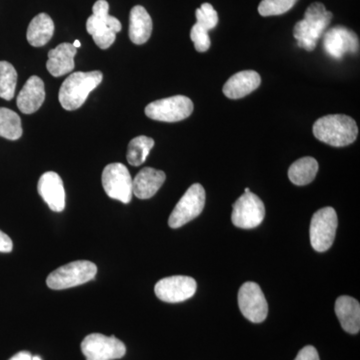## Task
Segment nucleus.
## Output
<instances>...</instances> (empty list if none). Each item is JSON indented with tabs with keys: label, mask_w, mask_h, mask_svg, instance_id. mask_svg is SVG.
Listing matches in <instances>:
<instances>
[{
	"label": "nucleus",
	"mask_w": 360,
	"mask_h": 360,
	"mask_svg": "<svg viewBox=\"0 0 360 360\" xmlns=\"http://www.w3.org/2000/svg\"><path fill=\"white\" fill-rule=\"evenodd\" d=\"M333 18V13L326 11L321 2L310 4L305 11L304 18L298 21L293 30V37L298 46L307 51H314L317 41L323 37Z\"/></svg>",
	"instance_id": "1"
},
{
	"label": "nucleus",
	"mask_w": 360,
	"mask_h": 360,
	"mask_svg": "<svg viewBox=\"0 0 360 360\" xmlns=\"http://www.w3.org/2000/svg\"><path fill=\"white\" fill-rule=\"evenodd\" d=\"M315 139L328 146L343 148L356 141L359 127L354 118L343 115L323 116L314 125Z\"/></svg>",
	"instance_id": "2"
},
{
	"label": "nucleus",
	"mask_w": 360,
	"mask_h": 360,
	"mask_svg": "<svg viewBox=\"0 0 360 360\" xmlns=\"http://www.w3.org/2000/svg\"><path fill=\"white\" fill-rule=\"evenodd\" d=\"M103 79V75L98 70L72 73L59 89V103L66 110H78L84 105L90 92L96 89Z\"/></svg>",
	"instance_id": "3"
},
{
	"label": "nucleus",
	"mask_w": 360,
	"mask_h": 360,
	"mask_svg": "<svg viewBox=\"0 0 360 360\" xmlns=\"http://www.w3.org/2000/svg\"><path fill=\"white\" fill-rule=\"evenodd\" d=\"M110 4L106 0H98L92 8V15L86 21L87 32L94 37L99 49H108L115 44L116 33L122 30V23L108 13Z\"/></svg>",
	"instance_id": "4"
},
{
	"label": "nucleus",
	"mask_w": 360,
	"mask_h": 360,
	"mask_svg": "<svg viewBox=\"0 0 360 360\" xmlns=\"http://www.w3.org/2000/svg\"><path fill=\"white\" fill-rule=\"evenodd\" d=\"M97 274L94 262L78 260L63 265L52 271L46 279V284L53 290H68L92 281Z\"/></svg>",
	"instance_id": "5"
},
{
	"label": "nucleus",
	"mask_w": 360,
	"mask_h": 360,
	"mask_svg": "<svg viewBox=\"0 0 360 360\" xmlns=\"http://www.w3.org/2000/svg\"><path fill=\"white\" fill-rule=\"evenodd\" d=\"M338 219L335 208L323 207L317 210L310 222V243L315 251L328 250L335 241Z\"/></svg>",
	"instance_id": "6"
},
{
	"label": "nucleus",
	"mask_w": 360,
	"mask_h": 360,
	"mask_svg": "<svg viewBox=\"0 0 360 360\" xmlns=\"http://www.w3.org/2000/svg\"><path fill=\"white\" fill-rule=\"evenodd\" d=\"M193 111V103L184 96H175L149 103L146 115L150 120L163 122H177L189 117Z\"/></svg>",
	"instance_id": "7"
},
{
	"label": "nucleus",
	"mask_w": 360,
	"mask_h": 360,
	"mask_svg": "<svg viewBox=\"0 0 360 360\" xmlns=\"http://www.w3.org/2000/svg\"><path fill=\"white\" fill-rule=\"evenodd\" d=\"M205 205V191L200 184H194L180 198L168 219L172 229H179L200 217Z\"/></svg>",
	"instance_id": "8"
},
{
	"label": "nucleus",
	"mask_w": 360,
	"mask_h": 360,
	"mask_svg": "<svg viewBox=\"0 0 360 360\" xmlns=\"http://www.w3.org/2000/svg\"><path fill=\"white\" fill-rule=\"evenodd\" d=\"M232 208V224L239 229H255L264 221V203L250 188H245V193L233 203Z\"/></svg>",
	"instance_id": "9"
},
{
	"label": "nucleus",
	"mask_w": 360,
	"mask_h": 360,
	"mask_svg": "<svg viewBox=\"0 0 360 360\" xmlns=\"http://www.w3.org/2000/svg\"><path fill=\"white\" fill-rule=\"evenodd\" d=\"M82 352L86 360H115L124 356L127 347L115 336L92 333L82 341Z\"/></svg>",
	"instance_id": "10"
},
{
	"label": "nucleus",
	"mask_w": 360,
	"mask_h": 360,
	"mask_svg": "<svg viewBox=\"0 0 360 360\" xmlns=\"http://www.w3.org/2000/svg\"><path fill=\"white\" fill-rule=\"evenodd\" d=\"M104 191L110 198L129 203L132 198V177L129 169L122 163H111L103 172Z\"/></svg>",
	"instance_id": "11"
},
{
	"label": "nucleus",
	"mask_w": 360,
	"mask_h": 360,
	"mask_svg": "<svg viewBox=\"0 0 360 360\" xmlns=\"http://www.w3.org/2000/svg\"><path fill=\"white\" fill-rule=\"evenodd\" d=\"M238 307L243 316L253 323L264 322L269 314V304L262 288L251 281L241 285L238 291Z\"/></svg>",
	"instance_id": "12"
},
{
	"label": "nucleus",
	"mask_w": 360,
	"mask_h": 360,
	"mask_svg": "<svg viewBox=\"0 0 360 360\" xmlns=\"http://www.w3.org/2000/svg\"><path fill=\"white\" fill-rule=\"evenodd\" d=\"M196 288L198 284L193 277L174 276L160 279L155 284V292L162 302L179 303L193 297Z\"/></svg>",
	"instance_id": "13"
},
{
	"label": "nucleus",
	"mask_w": 360,
	"mask_h": 360,
	"mask_svg": "<svg viewBox=\"0 0 360 360\" xmlns=\"http://www.w3.org/2000/svg\"><path fill=\"white\" fill-rule=\"evenodd\" d=\"M323 49L333 58L341 59L345 54L359 51V39L352 30L338 25L323 34Z\"/></svg>",
	"instance_id": "14"
},
{
	"label": "nucleus",
	"mask_w": 360,
	"mask_h": 360,
	"mask_svg": "<svg viewBox=\"0 0 360 360\" xmlns=\"http://www.w3.org/2000/svg\"><path fill=\"white\" fill-rule=\"evenodd\" d=\"M37 191L52 212H61L65 207V191L63 179L53 172L40 176Z\"/></svg>",
	"instance_id": "15"
},
{
	"label": "nucleus",
	"mask_w": 360,
	"mask_h": 360,
	"mask_svg": "<svg viewBox=\"0 0 360 360\" xmlns=\"http://www.w3.org/2000/svg\"><path fill=\"white\" fill-rule=\"evenodd\" d=\"M167 179L162 170L153 167L142 168L132 179V193L139 200H149L160 191Z\"/></svg>",
	"instance_id": "16"
},
{
	"label": "nucleus",
	"mask_w": 360,
	"mask_h": 360,
	"mask_svg": "<svg viewBox=\"0 0 360 360\" xmlns=\"http://www.w3.org/2000/svg\"><path fill=\"white\" fill-rule=\"evenodd\" d=\"M44 84L41 78L33 75L26 82L25 86L18 94L16 103L18 110L25 115H32L39 110L44 103Z\"/></svg>",
	"instance_id": "17"
},
{
	"label": "nucleus",
	"mask_w": 360,
	"mask_h": 360,
	"mask_svg": "<svg viewBox=\"0 0 360 360\" xmlns=\"http://www.w3.org/2000/svg\"><path fill=\"white\" fill-rule=\"evenodd\" d=\"M262 84V77L255 70L239 71L224 85V96L231 99L243 98L255 91Z\"/></svg>",
	"instance_id": "18"
},
{
	"label": "nucleus",
	"mask_w": 360,
	"mask_h": 360,
	"mask_svg": "<svg viewBox=\"0 0 360 360\" xmlns=\"http://www.w3.org/2000/svg\"><path fill=\"white\" fill-rule=\"evenodd\" d=\"M77 49L73 44H61L49 52L47 70L54 77H60L75 70V56Z\"/></svg>",
	"instance_id": "19"
},
{
	"label": "nucleus",
	"mask_w": 360,
	"mask_h": 360,
	"mask_svg": "<svg viewBox=\"0 0 360 360\" xmlns=\"http://www.w3.org/2000/svg\"><path fill=\"white\" fill-rule=\"evenodd\" d=\"M335 314L342 328L350 335H356L360 330V304L352 296L342 295L336 300Z\"/></svg>",
	"instance_id": "20"
},
{
	"label": "nucleus",
	"mask_w": 360,
	"mask_h": 360,
	"mask_svg": "<svg viewBox=\"0 0 360 360\" xmlns=\"http://www.w3.org/2000/svg\"><path fill=\"white\" fill-rule=\"evenodd\" d=\"M153 33V20L143 6H136L130 11L129 39L134 44H146Z\"/></svg>",
	"instance_id": "21"
},
{
	"label": "nucleus",
	"mask_w": 360,
	"mask_h": 360,
	"mask_svg": "<svg viewBox=\"0 0 360 360\" xmlns=\"http://www.w3.org/2000/svg\"><path fill=\"white\" fill-rule=\"evenodd\" d=\"M54 33V23L51 16L46 13H39L35 16L27 28L28 42L34 47L44 46L49 44Z\"/></svg>",
	"instance_id": "22"
},
{
	"label": "nucleus",
	"mask_w": 360,
	"mask_h": 360,
	"mask_svg": "<svg viewBox=\"0 0 360 360\" xmlns=\"http://www.w3.org/2000/svg\"><path fill=\"white\" fill-rule=\"evenodd\" d=\"M319 172V162L314 158H300L290 165L288 177L297 186H307L314 181Z\"/></svg>",
	"instance_id": "23"
},
{
	"label": "nucleus",
	"mask_w": 360,
	"mask_h": 360,
	"mask_svg": "<svg viewBox=\"0 0 360 360\" xmlns=\"http://www.w3.org/2000/svg\"><path fill=\"white\" fill-rule=\"evenodd\" d=\"M153 146H155V141L151 137L141 135L132 139L127 148V158L129 165L132 167L141 165L148 158Z\"/></svg>",
	"instance_id": "24"
},
{
	"label": "nucleus",
	"mask_w": 360,
	"mask_h": 360,
	"mask_svg": "<svg viewBox=\"0 0 360 360\" xmlns=\"http://www.w3.org/2000/svg\"><path fill=\"white\" fill-rule=\"evenodd\" d=\"M22 135L21 120L18 113L0 108V136L9 141H18Z\"/></svg>",
	"instance_id": "25"
},
{
	"label": "nucleus",
	"mask_w": 360,
	"mask_h": 360,
	"mask_svg": "<svg viewBox=\"0 0 360 360\" xmlns=\"http://www.w3.org/2000/svg\"><path fill=\"white\" fill-rule=\"evenodd\" d=\"M18 72L11 63L0 61V98L11 101L15 94Z\"/></svg>",
	"instance_id": "26"
},
{
	"label": "nucleus",
	"mask_w": 360,
	"mask_h": 360,
	"mask_svg": "<svg viewBox=\"0 0 360 360\" xmlns=\"http://www.w3.org/2000/svg\"><path fill=\"white\" fill-rule=\"evenodd\" d=\"M297 1L298 0H262L258 6V13L264 18L281 15L290 11Z\"/></svg>",
	"instance_id": "27"
},
{
	"label": "nucleus",
	"mask_w": 360,
	"mask_h": 360,
	"mask_svg": "<svg viewBox=\"0 0 360 360\" xmlns=\"http://www.w3.org/2000/svg\"><path fill=\"white\" fill-rule=\"evenodd\" d=\"M196 23L210 32L219 23V14L212 4H203L195 11Z\"/></svg>",
	"instance_id": "28"
},
{
	"label": "nucleus",
	"mask_w": 360,
	"mask_h": 360,
	"mask_svg": "<svg viewBox=\"0 0 360 360\" xmlns=\"http://www.w3.org/2000/svg\"><path fill=\"white\" fill-rule=\"evenodd\" d=\"M191 39L194 44V49L198 52L207 51L212 45L207 30L198 23H195L191 28Z\"/></svg>",
	"instance_id": "29"
},
{
	"label": "nucleus",
	"mask_w": 360,
	"mask_h": 360,
	"mask_svg": "<svg viewBox=\"0 0 360 360\" xmlns=\"http://www.w3.org/2000/svg\"><path fill=\"white\" fill-rule=\"evenodd\" d=\"M295 360H319V352L312 345H307L298 352Z\"/></svg>",
	"instance_id": "30"
},
{
	"label": "nucleus",
	"mask_w": 360,
	"mask_h": 360,
	"mask_svg": "<svg viewBox=\"0 0 360 360\" xmlns=\"http://www.w3.org/2000/svg\"><path fill=\"white\" fill-rule=\"evenodd\" d=\"M13 243L11 238L4 231H0V252L8 253L13 251Z\"/></svg>",
	"instance_id": "31"
},
{
	"label": "nucleus",
	"mask_w": 360,
	"mask_h": 360,
	"mask_svg": "<svg viewBox=\"0 0 360 360\" xmlns=\"http://www.w3.org/2000/svg\"><path fill=\"white\" fill-rule=\"evenodd\" d=\"M32 355L28 352H20L15 355H13L9 360H32Z\"/></svg>",
	"instance_id": "32"
},
{
	"label": "nucleus",
	"mask_w": 360,
	"mask_h": 360,
	"mask_svg": "<svg viewBox=\"0 0 360 360\" xmlns=\"http://www.w3.org/2000/svg\"><path fill=\"white\" fill-rule=\"evenodd\" d=\"M73 46L75 47V49H79L80 46H82V44H80L79 40H75V42H73Z\"/></svg>",
	"instance_id": "33"
},
{
	"label": "nucleus",
	"mask_w": 360,
	"mask_h": 360,
	"mask_svg": "<svg viewBox=\"0 0 360 360\" xmlns=\"http://www.w3.org/2000/svg\"><path fill=\"white\" fill-rule=\"evenodd\" d=\"M32 360H42V359H40L39 356H37V355H35V356H32Z\"/></svg>",
	"instance_id": "34"
}]
</instances>
